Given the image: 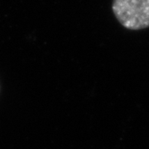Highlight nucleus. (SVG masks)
<instances>
[{"label": "nucleus", "mask_w": 149, "mask_h": 149, "mask_svg": "<svg viewBox=\"0 0 149 149\" xmlns=\"http://www.w3.org/2000/svg\"><path fill=\"white\" fill-rule=\"evenodd\" d=\"M111 8L116 19L126 29L149 28V0H113Z\"/></svg>", "instance_id": "obj_1"}]
</instances>
